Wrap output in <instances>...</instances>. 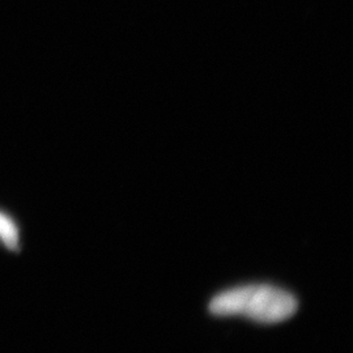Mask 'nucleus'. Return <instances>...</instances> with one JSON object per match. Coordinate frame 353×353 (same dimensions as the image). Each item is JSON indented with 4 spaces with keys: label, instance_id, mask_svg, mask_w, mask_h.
Returning a JSON list of instances; mask_svg holds the SVG:
<instances>
[{
    "label": "nucleus",
    "instance_id": "nucleus-2",
    "mask_svg": "<svg viewBox=\"0 0 353 353\" xmlns=\"http://www.w3.org/2000/svg\"><path fill=\"white\" fill-rule=\"evenodd\" d=\"M0 243L11 250H17L20 246V230L17 224L3 212H0Z\"/></svg>",
    "mask_w": 353,
    "mask_h": 353
},
{
    "label": "nucleus",
    "instance_id": "nucleus-1",
    "mask_svg": "<svg viewBox=\"0 0 353 353\" xmlns=\"http://www.w3.org/2000/svg\"><path fill=\"white\" fill-rule=\"evenodd\" d=\"M208 309L216 316H245L272 325L294 316L299 303L288 290L268 284H252L219 293L211 300Z\"/></svg>",
    "mask_w": 353,
    "mask_h": 353
}]
</instances>
